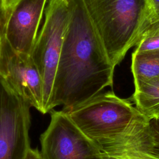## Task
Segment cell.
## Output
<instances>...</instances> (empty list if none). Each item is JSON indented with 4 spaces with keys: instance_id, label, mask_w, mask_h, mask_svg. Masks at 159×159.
<instances>
[{
    "instance_id": "e0dca14e",
    "label": "cell",
    "mask_w": 159,
    "mask_h": 159,
    "mask_svg": "<svg viewBox=\"0 0 159 159\" xmlns=\"http://www.w3.org/2000/svg\"><path fill=\"white\" fill-rule=\"evenodd\" d=\"M151 1L153 4L156 13L159 18V0H151Z\"/></svg>"
},
{
    "instance_id": "5bb4252c",
    "label": "cell",
    "mask_w": 159,
    "mask_h": 159,
    "mask_svg": "<svg viewBox=\"0 0 159 159\" xmlns=\"http://www.w3.org/2000/svg\"><path fill=\"white\" fill-rule=\"evenodd\" d=\"M20 0H0L1 17L3 20L10 13Z\"/></svg>"
},
{
    "instance_id": "9a60e30c",
    "label": "cell",
    "mask_w": 159,
    "mask_h": 159,
    "mask_svg": "<svg viewBox=\"0 0 159 159\" xmlns=\"http://www.w3.org/2000/svg\"><path fill=\"white\" fill-rule=\"evenodd\" d=\"M22 159H45L42 152L37 148H32L30 147L27 150Z\"/></svg>"
},
{
    "instance_id": "277c9868",
    "label": "cell",
    "mask_w": 159,
    "mask_h": 159,
    "mask_svg": "<svg viewBox=\"0 0 159 159\" xmlns=\"http://www.w3.org/2000/svg\"><path fill=\"white\" fill-rule=\"evenodd\" d=\"M70 0H50L30 54L43 83V113L50 112L55 77L69 19Z\"/></svg>"
},
{
    "instance_id": "9c48e42d",
    "label": "cell",
    "mask_w": 159,
    "mask_h": 159,
    "mask_svg": "<svg viewBox=\"0 0 159 159\" xmlns=\"http://www.w3.org/2000/svg\"><path fill=\"white\" fill-rule=\"evenodd\" d=\"M136 108L150 120L159 117V75L135 86Z\"/></svg>"
},
{
    "instance_id": "30bf717a",
    "label": "cell",
    "mask_w": 159,
    "mask_h": 159,
    "mask_svg": "<svg viewBox=\"0 0 159 159\" xmlns=\"http://www.w3.org/2000/svg\"><path fill=\"white\" fill-rule=\"evenodd\" d=\"M131 70L135 86L159 75V50L134 51Z\"/></svg>"
},
{
    "instance_id": "3957f363",
    "label": "cell",
    "mask_w": 159,
    "mask_h": 159,
    "mask_svg": "<svg viewBox=\"0 0 159 159\" xmlns=\"http://www.w3.org/2000/svg\"><path fill=\"white\" fill-rule=\"evenodd\" d=\"M62 110L98 146L125 131L142 114L112 91L101 92L78 106Z\"/></svg>"
},
{
    "instance_id": "8fae6325",
    "label": "cell",
    "mask_w": 159,
    "mask_h": 159,
    "mask_svg": "<svg viewBox=\"0 0 159 159\" xmlns=\"http://www.w3.org/2000/svg\"><path fill=\"white\" fill-rule=\"evenodd\" d=\"M135 47L139 52L159 50V21L144 32Z\"/></svg>"
},
{
    "instance_id": "4fadbf2b",
    "label": "cell",
    "mask_w": 159,
    "mask_h": 159,
    "mask_svg": "<svg viewBox=\"0 0 159 159\" xmlns=\"http://www.w3.org/2000/svg\"><path fill=\"white\" fill-rule=\"evenodd\" d=\"M150 127L153 137V144L149 152L159 155V120L155 119L151 120Z\"/></svg>"
},
{
    "instance_id": "52a82bcc",
    "label": "cell",
    "mask_w": 159,
    "mask_h": 159,
    "mask_svg": "<svg viewBox=\"0 0 159 159\" xmlns=\"http://www.w3.org/2000/svg\"><path fill=\"white\" fill-rule=\"evenodd\" d=\"M0 76L31 107L43 113V83L34 60L30 55L14 50L4 38L0 54Z\"/></svg>"
},
{
    "instance_id": "2e32d148",
    "label": "cell",
    "mask_w": 159,
    "mask_h": 159,
    "mask_svg": "<svg viewBox=\"0 0 159 159\" xmlns=\"http://www.w3.org/2000/svg\"><path fill=\"white\" fill-rule=\"evenodd\" d=\"M3 35H2V17H1V7H0V54L2 43Z\"/></svg>"
},
{
    "instance_id": "8992f818",
    "label": "cell",
    "mask_w": 159,
    "mask_h": 159,
    "mask_svg": "<svg viewBox=\"0 0 159 159\" xmlns=\"http://www.w3.org/2000/svg\"><path fill=\"white\" fill-rule=\"evenodd\" d=\"M50 113L49 125L40 139L45 159H104L98 146L66 112L52 109Z\"/></svg>"
},
{
    "instance_id": "7a4b0ae2",
    "label": "cell",
    "mask_w": 159,
    "mask_h": 159,
    "mask_svg": "<svg viewBox=\"0 0 159 159\" xmlns=\"http://www.w3.org/2000/svg\"><path fill=\"white\" fill-rule=\"evenodd\" d=\"M108 58L116 67L159 21L151 0H84Z\"/></svg>"
},
{
    "instance_id": "7c38bea8",
    "label": "cell",
    "mask_w": 159,
    "mask_h": 159,
    "mask_svg": "<svg viewBox=\"0 0 159 159\" xmlns=\"http://www.w3.org/2000/svg\"><path fill=\"white\" fill-rule=\"evenodd\" d=\"M104 159H159V155L144 150H134L115 155H104Z\"/></svg>"
},
{
    "instance_id": "6da1fadb",
    "label": "cell",
    "mask_w": 159,
    "mask_h": 159,
    "mask_svg": "<svg viewBox=\"0 0 159 159\" xmlns=\"http://www.w3.org/2000/svg\"><path fill=\"white\" fill-rule=\"evenodd\" d=\"M111 63L84 0H70L69 19L54 80L52 109L78 106L111 87Z\"/></svg>"
},
{
    "instance_id": "ba28073f",
    "label": "cell",
    "mask_w": 159,
    "mask_h": 159,
    "mask_svg": "<svg viewBox=\"0 0 159 159\" xmlns=\"http://www.w3.org/2000/svg\"><path fill=\"white\" fill-rule=\"evenodd\" d=\"M47 0H20L2 19L5 41L15 51L30 55Z\"/></svg>"
},
{
    "instance_id": "5b68a950",
    "label": "cell",
    "mask_w": 159,
    "mask_h": 159,
    "mask_svg": "<svg viewBox=\"0 0 159 159\" xmlns=\"http://www.w3.org/2000/svg\"><path fill=\"white\" fill-rule=\"evenodd\" d=\"M30 107L0 76V159H22L30 147Z\"/></svg>"
},
{
    "instance_id": "ac0fdd59",
    "label": "cell",
    "mask_w": 159,
    "mask_h": 159,
    "mask_svg": "<svg viewBox=\"0 0 159 159\" xmlns=\"http://www.w3.org/2000/svg\"><path fill=\"white\" fill-rule=\"evenodd\" d=\"M157 119V120H159V117H158V118H157V119Z\"/></svg>"
}]
</instances>
